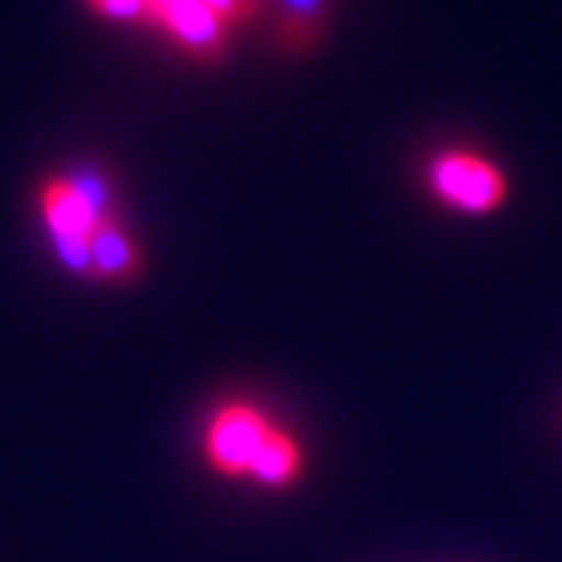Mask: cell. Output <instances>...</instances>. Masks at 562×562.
I'll return each instance as SVG.
<instances>
[{
	"label": "cell",
	"instance_id": "obj_8",
	"mask_svg": "<svg viewBox=\"0 0 562 562\" xmlns=\"http://www.w3.org/2000/svg\"><path fill=\"white\" fill-rule=\"evenodd\" d=\"M99 14L119 18V21H136L149 18V0H89Z\"/></svg>",
	"mask_w": 562,
	"mask_h": 562
},
{
	"label": "cell",
	"instance_id": "obj_1",
	"mask_svg": "<svg viewBox=\"0 0 562 562\" xmlns=\"http://www.w3.org/2000/svg\"><path fill=\"white\" fill-rule=\"evenodd\" d=\"M278 424L255 400H224L200 430V454L221 477H248Z\"/></svg>",
	"mask_w": 562,
	"mask_h": 562
},
{
	"label": "cell",
	"instance_id": "obj_9",
	"mask_svg": "<svg viewBox=\"0 0 562 562\" xmlns=\"http://www.w3.org/2000/svg\"><path fill=\"white\" fill-rule=\"evenodd\" d=\"M204 4H207V8L224 21V27H227V24H237V21L251 18L255 8H258V0H204Z\"/></svg>",
	"mask_w": 562,
	"mask_h": 562
},
{
	"label": "cell",
	"instance_id": "obj_2",
	"mask_svg": "<svg viewBox=\"0 0 562 562\" xmlns=\"http://www.w3.org/2000/svg\"><path fill=\"white\" fill-rule=\"evenodd\" d=\"M427 187L445 207L471 217L495 214L508 200V177L498 164L471 149H445L430 159Z\"/></svg>",
	"mask_w": 562,
	"mask_h": 562
},
{
	"label": "cell",
	"instance_id": "obj_3",
	"mask_svg": "<svg viewBox=\"0 0 562 562\" xmlns=\"http://www.w3.org/2000/svg\"><path fill=\"white\" fill-rule=\"evenodd\" d=\"M37 207H42L45 231L52 237L55 258L65 271H71L82 281H95L92 251H89V234L99 224V214L68 177H55L37 193Z\"/></svg>",
	"mask_w": 562,
	"mask_h": 562
},
{
	"label": "cell",
	"instance_id": "obj_4",
	"mask_svg": "<svg viewBox=\"0 0 562 562\" xmlns=\"http://www.w3.org/2000/svg\"><path fill=\"white\" fill-rule=\"evenodd\" d=\"M149 21H156L196 58H217L224 52V21L204 0H170V4L153 8Z\"/></svg>",
	"mask_w": 562,
	"mask_h": 562
},
{
	"label": "cell",
	"instance_id": "obj_10",
	"mask_svg": "<svg viewBox=\"0 0 562 562\" xmlns=\"http://www.w3.org/2000/svg\"><path fill=\"white\" fill-rule=\"evenodd\" d=\"M159 4H170V0H149V14H153V8H159Z\"/></svg>",
	"mask_w": 562,
	"mask_h": 562
},
{
	"label": "cell",
	"instance_id": "obj_7",
	"mask_svg": "<svg viewBox=\"0 0 562 562\" xmlns=\"http://www.w3.org/2000/svg\"><path fill=\"white\" fill-rule=\"evenodd\" d=\"M323 18H326V0H278V31L295 48L315 42Z\"/></svg>",
	"mask_w": 562,
	"mask_h": 562
},
{
	"label": "cell",
	"instance_id": "obj_5",
	"mask_svg": "<svg viewBox=\"0 0 562 562\" xmlns=\"http://www.w3.org/2000/svg\"><path fill=\"white\" fill-rule=\"evenodd\" d=\"M89 251H92L95 281L126 285V281H136L143 274V251L133 240V234L123 227V221H119V214L105 217L92 227Z\"/></svg>",
	"mask_w": 562,
	"mask_h": 562
},
{
	"label": "cell",
	"instance_id": "obj_6",
	"mask_svg": "<svg viewBox=\"0 0 562 562\" xmlns=\"http://www.w3.org/2000/svg\"><path fill=\"white\" fill-rule=\"evenodd\" d=\"M302 471H305V451L299 445V437L289 434L285 427H278L265 445V451L258 454L248 481H255L258 488H268V492H285L299 485Z\"/></svg>",
	"mask_w": 562,
	"mask_h": 562
}]
</instances>
